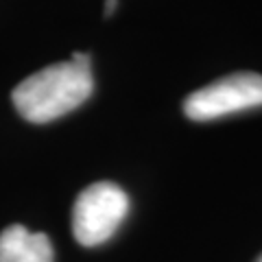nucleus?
I'll return each instance as SVG.
<instances>
[{"label": "nucleus", "instance_id": "6", "mask_svg": "<svg viewBox=\"0 0 262 262\" xmlns=\"http://www.w3.org/2000/svg\"><path fill=\"white\" fill-rule=\"evenodd\" d=\"M256 262H262V256H260V258H258V260H256Z\"/></svg>", "mask_w": 262, "mask_h": 262}, {"label": "nucleus", "instance_id": "4", "mask_svg": "<svg viewBox=\"0 0 262 262\" xmlns=\"http://www.w3.org/2000/svg\"><path fill=\"white\" fill-rule=\"evenodd\" d=\"M53 245L42 232L9 225L0 234V262H53Z\"/></svg>", "mask_w": 262, "mask_h": 262}, {"label": "nucleus", "instance_id": "3", "mask_svg": "<svg viewBox=\"0 0 262 262\" xmlns=\"http://www.w3.org/2000/svg\"><path fill=\"white\" fill-rule=\"evenodd\" d=\"M262 107V75L236 72L188 94L184 112L190 120H216L236 112Z\"/></svg>", "mask_w": 262, "mask_h": 262}, {"label": "nucleus", "instance_id": "5", "mask_svg": "<svg viewBox=\"0 0 262 262\" xmlns=\"http://www.w3.org/2000/svg\"><path fill=\"white\" fill-rule=\"evenodd\" d=\"M116 0H107V3H105V15H112L114 13V9H116Z\"/></svg>", "mask_w": 262, "mask_h": 262}, {"label": "nucleus", "instance_id": "1", "mask_svg": "<svg viewBox=\"0 0 262 262\" xmlns=\"http://www.w3.org/2000/svg\"><path fill=\"white\" fill-rule=\"evenodd\" d=\"M90 94V55L75 53L70 61L53 63L24 79L13 90V105L29 122H51L83 105Z\"/></svg>", "mask_w": 262, "mask_h": 262}, {"label": "nucleus", "instance_id": "2", "mask_svg": "<svg viewBox=\"0 0 262 262\" xmlns=\"http://www.w3.org/2000/svg\"><path fill=\"white\" fill-rule=\"evenodd\" d=\"M129 210V196L112 182H96L77 196L72 208V232L83 247L110 241Z\"/></svg>", "mask_w": 262, "mask_h": 262}]
</instances>
